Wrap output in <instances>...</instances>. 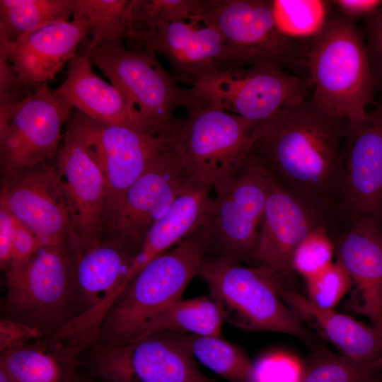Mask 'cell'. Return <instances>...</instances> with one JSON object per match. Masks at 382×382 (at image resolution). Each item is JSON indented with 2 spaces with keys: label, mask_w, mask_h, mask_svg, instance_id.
I'll return each instance as SVG.
<instances>
[{
  "label": "cell",
  "mask_w": 382,
  "mask_h": 382,
  "mask_svg": "<svg viewBox=\"0 0 382 382\" xmlns=\"http://www.w3.org/2000/svg\"><path fill=\"white\" fill-rule=\"evenodd\" d=\"M347 120L310 98L262 125L251 154L279 185L320 214L334 231L343 223V152Z\"/></svg>",
  "instance_id": "obj_1"
},
{
  "label": "cell",
  "mask_w": 382,
  "mask_h": 382,
  "mask_svg": "<svg viewBox=\"0 0 382 382\" xmlns=\"http://www.w3.org/2000/svg\"><path fill=\"white\" fill-rule=\"evenodd\" d=\"M306 65L312 103L320 110L345 120L349 129L361 125L376 93L368 50L355 22L330 15L311 41Z\"/></svg>",
  "instance_id": "obj_2"
},
{
  "label": "cell",
  "mask_w": 382,
  "mask_h": 382,
  "mask_svg": "<svg viewBox=\"0 0 382 382\" xmlns=\"http://www.w3.org/2000/svg\"><path fill=\"white\" fill-rule=\"evenodd\" d=\"M202 225L175 248L150 260L112 303L100 325L96 347L137 340L146 324L164 307L182 299L205 258Z\"/></svg>",
  "instance_id": "obj_3"
},
{
  "label": "cell",
  "mask_w": 382,
  "mask_h": 382,
  "mask_svg": "<svg viewBox=\"0 0 382 382\" xmlns=\"http://www.w3.org/2000/svg\"><path fill=\"white\" fill-rule=\"evenodd\" d=\"M198 275L206 282L224 321L245 331L273 332L306 342L312 340L304 323L279 293L285 278L270 267H244L226 258L205 257Z\"/></svg>",
  "instance_id": "obj_4"
},
{
  "label": "cell",
  "mask_w": 382,
  "mask_h": 382,
  "mask_svg": "<svg viewBox=\"0 0 382 382\" xmlns=\"http://www.w3.org/2000/svg\"><path fill=\"white\" fill-rule=\"evenodd\" d=\"M10 318L40 329L48 340L79 314L74 262L67 243L45 244L5 271Z\"/></svg>",
  "instance_id": "obj_5"
},
{
  "label": "cell",
  "mask_w": 382,
  "mask_h": 382,
  "mask_svg": "<svg viewBox=\"0 0 382 382\" xmlns=\"http://www.w3.org/2000/svg\"><path fill=\"white\" fill-rule=\"evenodd\" d=\"M191 98L186 117L178 124L180 154L192 179L215 188L243 165L262 125Z\"/></svg>",
  "instance_id": "obj_6"
},
{
  "label": "cell",
  "mask_w": 382,
  "mask_h": 382,
  "mask_svg": "<svg viewBox=\"0 0 382 382\" xmlns=\"http://www.w3.org/2000/svg\"><path fill=\"white\" fill-rule=\"evenodd\" d=\"M177 125L178 122L167 131L144 133L98 122L78 110L71 113L66 126L86 144L107 183L104 228L130 186L151 167L178 151Z\"/></svg>",
  "instance_id": "obj_7"
},
{
  "label": "cell",
  "mask_w": 382,
  "mask_h": 382,
  "mask_svg": "<svg viewBox=\"0 0 382 382\" xmlns=\"http://www.w3.org/2000/svg\"><path fill=\"white\" fill-rule=\"evenodd\" d=\"M271 178L250 153L238 171L216 187L203 223L205 257L241 263L253 259Z\"/></svg>",
  "instance_id": "obj_8"
},
{
  "label": "cell",
  "mask_w": 382,
  "mask_h": 382,
  "mask_svg": "<svg viewBox=\"0 0 382 382\" xmlns=\"http://www.w3.org/2000/svg\"><path fill=\"white\" fill-rule=\"evenodd\" d=\"M270 64L232 67L200 78L192 97L263 125L308 97L310 83Z\"/></svg>",
  "instance_id": "obj_9"
},
{
  "label": "cell",
  "mask_w": 382,
  "mask_h": 382,
  "mask_svg": "<svg viewBox=\"0 0 382 382\" xmlns=\"http://www.w3.org/2000/svg\"><path fill=\"white\" fill-rule=\"evenodd\" d=\"M84 53L129 104L159 129L171 128L178 120L173 112L191 103L190 90L180 88L149 50L125 45H88Z\"/></svg>",
  "instance_id": "obj_10"
},
{
  "label": "cell",
  "mask_w": 382,
  "mask_h": 382,
  "mask_svg": "<svg viewBox=\"0 0 382 382\" xmlns=\"http://www.w3.org/2000/svg\"><path fill=\"white\" fill-rule=\"evenodd\" d=\"M72 108L57 88L45 83L0 116L1 179L57 158L62 129Z\"/></svg>",
  "instance_id": "obj_11"
},
{
  "label": "cell",
  "mask_w": 382,
  "mask_h": 382,
  "mask_svg": "<svg viewBox=\"0 0 382 382\" xmlns=\"http://www.w3.org/2000/svg\"><path fill=\"white\" fill-rule=\"evenodd\" d=\"M195 17L221 34L234 67L270 64L284 69L298 59L296 42L284 37L275 25L271 0H197Z\"/></svg>",
  "instance_id": "obj_12"
},
{
  "label": "cell",
  "mask_w": 382,
  "mask_h": 382,
  "mask_svg": "<svg viewBox=\"0 0 382 382\" xmlns=\"http://www.w3.org/2000/svg\"><path fill=\"white\" fill-rule=\"evenodd\" d=\"M90 365L104 382H215L199 370L182 332H158L122 345L95 347Z\"/></svg>",
  "instance_id": "obj_13"
},
{
  "label": "cell",
  "mask_w": 382,
  "mask_h": 382,
  "mask_svg": "<svg viewBox=\"0 0 382 382\" xmlns=\"http://www.w3.org/2000/svg\"><path fill=\"white\" fill-rule=\"evenodd\" d=\"M54 166L69 211L67 244L75 253L103 238L107 183L86 144L67 126Z\"/></svg>",
  "instance_id": "obj_14"
},
{
  "label": "cell",
  "mask_w": 382,
  "mask_h": 382,
  "mask_svg": "<svg viewBox=\"0 0 382 382\" xmlns=\"http://www.w3.org/2000/svg\"><path fill=\"white\" fill-rule=\"evenodd\" d=\"M195 180L187 173L180 151L151 167L126 191L103 234L139 249L150 228Z\"/></svg>",
  "instance_id": "obj_15"
},
{
  "label": "cell",
  "mask_w": 382,
  "mask_h": 382,
  "mask_svg": "<svg viewBox=\"0 0 382 382\" xmlns=\"http://www.w3.org/2000/svg\"><path fill=\"white\" fill-rule=\"evenodd\" d=\"M128 39L136 48L163 55L178 76L192 83L234 67L231 52L221 34L196 18L158 22Z\"/></svg>",
  "instance_id": "obj_16"
},
{
  "label": "cell",
  "mask_w": 382,
  "mask_h": 382,
  "mask_svg": "<svg viewBox=\"0 0 382 382\" xmlns=\"http://www.w3.org/2000/svg\"><path fill=\"white\" fill-rule=\"evenodd\" d=\"M342 216L347 225L369 219L382 228V104L349 129L343 152Z\"/></svg>",
  "instance_id": "obj_17"
},
{
  "label": "cell",
  "mask_w": 382,
  "mask_h": 382,
  "mask_svg": "<svg viewBox=\"0 0 382 382\" xmlns=\"http://www.w3.org/2000/svg\"><path fill=\"white\" fill-rule=\"evenodd\" d=\"M0 203L45 244L67 243L69 211L54 164L40 163L1 179Z\"/></svg>",
  "instance_id": "obj_18"
},
{
  "label": "cell",
  "mask_w": 382,
  "mask_h": 382,
  "mask_svg": "<svg viewBox=\"0 0 382 382\" xmlns=\"http://www.w3.org/2000/svg\"><path fill=\"white\" fill-rule=\"evenodd\" d=\"M271 178V177H270ZM327 221L272 178L253 259L282 275L291 284L296 274L292 258L297 247Z\"/></svg>",
  "instance_id": "obj_19"
},
{
  "label": "cell",
  "mask_w": 382,
  "mask_h": 382,
  "mask_svg": "<svg viewBox=\"0 0 382 382\" xmlns=\"http://www.w3.org/2000/svg\"><path fill=\"white\" fill-rule=\"evenodd\" d=\"M73 16L71 21L42 26L16 42L0 39V51L24 85L35 88L53 80L64 64L76 55L79 45L89 35L90 25L83 15Z\"/></svg>",
  "instance_id": "obj_20"
},
{
  "label": "cell",
  "mask_w": 382,
  "mask_h": 382,
  "mask_svg": "<svg viewBox=\"0 0 382 382\" xmlns=\"http://www.w3.org/2000/svg\"><path fill=\"white\" fill-rule=\"evenodd\" d=\"M333 243L336 259L356 289L355 311L382 330V228L371 219H357Z\"/></svg>",
  "instance_id": "obj_21"
},
{
  "label": "cell",
  "mask_w": 382,
  "mask_h": 382,
  "mask_svg": "<svg viewBox=\"0 0 382 382\" xmlns=\"http://www.w3.org/2000/svg\"><path fill=\"white\" fill-rule=\"evenodd\" d=\"M67 77L57 88L73 108L98 122L125 126L141 132L156 133L161 130L134 109L123 94L112 83L99 77L92 69L88 55L76 54L68 63Z\"/></svg>",
  "instance_id": "obj_22"
},
{
  "label": "cell",
  "mask_w": 382,
  "mask_h": 382,
  "mask_svg": "<svg viewBox=\"0 0 382 382\" xmlns=\"http://www.w3.org/2000/svg\"><path fill=\"white\" fill-rule=\"evenodd\" d=\"M279 293L303 323L309 324L334 345L340 354L376 364L382 359V330L334 309L320 308L282 280Z\"/></svg>",
  "instance_id": "obj_23"
},
{
  "label": "cell",
  "mask_w": 382,
  "mask_h": 382,
  "mask_svg": "<svg viewBox=\"0 0 382 382\" xmlns=\"http://www.w3.org/2000/svg\"><path fill=\"white\" fill-rule=\"evenodd\" d=\"M213 185L194 180L181 193L169 210L147 232L122 286V291L150 260L201 226L210 209Z\"/></svg>",
  "instance_id": "obj_24"
},
{
  "label": "cell",
  "mask_w": 382,
  "mask_h": 382,
  "mask_svg": "<svg viewBox=\"0 0 382 382\" xmlns=\"http://www.w3.org/2000/svg\"><path fill=\"white\" fill-rule=\"evenodd\" d=\"M224 322L210 296L181 299L161 310L146 324L138 340L158 332L220 336Z\"/></svg>",
  "instance_id": "obj_25"
},
{
  "label": "cell",
  "mask_w": 382,
  "mask_h": 382,
  "mask_svg": "<svg viewBox=\"0 0 382 382\" xmlns=\"http://www.w3.org/2000/svg\"><path fill=\"white\" fill-rule=\"evenodd\" d=\"M0 366L13 382H72L78 362L59 357L42 339L1 352Z\"/></svg>",
  "instance_id": "obj_26"
},
{
  "label": "cell",
  "mask_w": 382,
  "mask_h": 382,
  "mask_svg": "<svg viewBox=\"0 0 382 382\" xmlns=\"http://www.w3.org/2000/svg\"><path fill=\"white\" fill-rule=\"evenodd\" d=\"M76 0H0V39L16 42L47 24L68 21Z\"/></svg>",
  "instance_id": "obj_27"
},
{
  "label": "cell",
  "mask_w": 382,
  "mask_h": 382,
  "mask_svg": "<svg viewBox=\"0 0 382 382\" xmlns=\"http://www.w3.org/2000/svg\"><path fill=\"white\" fill-rule=\"evenodd\" d=\"M187 346L194 357L229 382H248L253 364L238 346L220 336L184 333Z\"/></svg>",
  "instance_id": "obj_28"
},
{
  "label": "cell",
  "mask_w": 382,
  "mask_h": 382,
  "mask_svg": "<svg viewBox=\"0 0 382 382\" xmlns=\"http://www.w3.org/2000/svg\"><path fill=\"white\" fill-rule=\"evenodd\" d=\"M131 0H76L75 13L90 25L88 45L102 47L124 45L129 27Z\"/></svg>",
  "instance_id": "obj_29"
},
{
  "label": "cell",
  "mask_w": 382,
  "mask_h": 382,
  "mask_svg": "<svg viewBox=\"0 0 382 382\" xmlns=\"http://www.w3.org/2000/svg\"><path fill=\"white\" fill-rule=\"evenodd\" d=\"M330 5L323 0H271L278 30L294 42L314 39L330 17Z\"/></svg>",
  "instance_id": "obj_30"
},
{
  "label": "cell",
  "mask_w": 382,
  "mask_h": 382,
  "mask_svg": "<svg viewBox=\"0 0 382 382\" xmlns=\"http://www.w3.org/2000/svg\"><path fill=\"white\" fill-rule=\"evenodd\" d=\"M381 370L374 363L328 354L310 364L296 382H364Z\"/></svg>",
  "instance_id": "obj_31"
},
{
  "label": "cell",
  "mask_w": 382,
  "mask_h": 382,
  "mask_svg": "<svg viewBox=\"0 0 382 382\" xmlns=\"http://www.w3.org/2000/svg\"><path fill=\"white\" fill-rule=\"evenodd\" d=\"M195 8L196 0H131L127 37L158 22L195 18Z\"/></svg>",
  "instance_id": "obj_32"
},
{
  "label": "cell",
  "mask_w": 382,
  "mask_h": 382,
  "mask_svg": "<svg viewBox=\"0 0 382 382\" xmlns=\"http://www.w3.org/2000/svg\"><path fill=\"white\" fill-rule=\"evenodd\" d=\"M335 245L326 228L311 233L296 249L292 267L304 280L319 273L334 261Z\"/></svg>",
  "instance_id": "obj_33"
},
{
  "label": "cell",
  "mask_w": 382,
  "mask_h": 382,
  "mask_svg": "<svg viewBox=\"0 0 382 382\" xmlns=\"http://www.w3.org/2000/svg\"><path fill=\"white\" fill-rule=\"evenodd\" d=\"M305 281L310 301L328 309H334L352 286L348 272L337 259Z\"/></svg>",
  "instance_id": "obj_34"
},
{
  "label": "cell",
  "mask_w": 382,
  "mask_h": 382,
  "mask_svg": "<svg viewBox=\"0 0 382 382\" xmlns=\"http://www.w3.org/2000/svg\"><path fill=\"white\" fill-rule=\"evenodd\" d=\"M35 88L28 87L21 82L11 62L0 51V116L11 112Z\"/></svg>",
  "instance_id": "obj_35"
},
{
  "label": "cell",
  "mask_w": 382,
  "mask_h": 382,
  "mask_svg": "<svg viewBox=\"0 0 382 382\" xmlns=\"http://www.w3.org/2000/svg\"><path fill=\"white\" fill-rule=\"evenodd\" d=\"M371 62L375 89L382 93V6L366 19L361 30Z\"/></svg>",
  "instance_id": "obj_36"
},
{
  "label": "cell",
  "mask_w": 382,
  "mask_h": 382,
  "mask_svg": "<svg viewBox=\"0 0 382 382\" xmlns=\"http://www.w3.org/2000/svg\"><path fill=\"white\" fill-rule=\"evenodd\" d=\"M43 332L36 327L10 318L0 319V352L44 340Z\"/></svg>",
  "instance_id": "obj_37"
},
{
  "label": "cell",
  "mask_w": 382,
  "mask_h": 382,
  "mask_svg": "<svg viewBox=\"0 0 382 382\" xmlns=\"http://www.w3.org/2000/svg\"><path fill=\"white\" fill-rule=\"evenodd\" d=\"M43 245L45 243L37 235L16 220L12 243L11 262L8 268L28 259Z\"/></svg>",
  "instance_id": "obj_38"
},
{
  "label": "cell",
  "mask_w": 382,
  "mask_h": 382,
  "mask_svg": "<svg viewBox=\"0 0 382 382\" xmlns=\"http://www.w3.org/2000/svg\"><path fill=\"white\" fill-rule=\"evenodd\" d=\"M16 224V218L4 204L0 203V265L4 271L8 268L11 262Z\"/></svg>",
  "instance_id": "obj_39"
},
{
  "label": "cell",
  "mask_w": 382,
  "mask_h": 382,
  "mask_svg": "<svg viewBox=\"0 0 382 382\" xmlns=\"http://www.w3.org/2000/svg\"><path fill=\"white\" fill-rule=\"evenodd\" d=\"M330 3L339 14L354 22L359 18H369L382 6L381 0H335Z\"/></svg>",
  "instance_id": "obj_40"
},
{
  "label": "cell",
  "mask_w": 382,
  "mask_h": 382,
  "mask_svg": "<svg viewBox=\"0 0 382 382\" xmlns=\"http://www.w3.org/2000/svg\"><path fill=\"white\" fill-rule=\"evenodd\" d=\"M0 382H13L5 369L0 366Z\"/></svg>",
  "instance_id": "obj_41"
},
{
  "label": "cell",
  "mask_w": 382,
  "mask_h": 382,
  "mask_svg": "<svg viewBox=\"0 0 382 382\" xmlns=\"http://www.w3.org/2000/svg\"><path fill=\"white\" fill-rule=\"evenodd\" d=\"M364 382H382V370Z\"/></svg>",
  "instance_id": "obj_42"
},
{
  "label": "cell",
  "mask_w": 382,
  "mask_h": 382,
  "mask_svg": "<svg viewBox=\"0 0 382 382\" xmlns=\"http://www.w3.org/2000/svg\"><path fill=\"white\" fill-rule=\"evenodd\" d=\"M72 382H94L93 380L90 378H87L85 377H82L81 376H78L76 374L73 378Z\"/></svg>",
  "instance_id": "obj_43"
},
{
  "label": "cell",
  "mask_w": 382,
  "mask_h": 382,
  "mask_svg": "<svg viewBox=\"0 0 382 382\" xmlns=\"http://www.w3.org/2000/svg\"><path fill=\"white\" fill-rule=\"evenodd\" d=\"M376 366L378 369H382V359L378 362H376Z\"/></svg>",
  "instance_id": "obj_44"
}]
</instances>
